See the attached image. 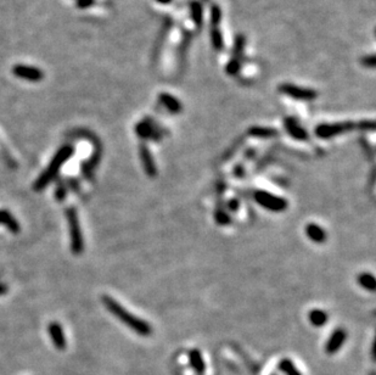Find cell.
<instances>
[{
  "label": "cell",
  "instance_id": "6da1fadb",
  "mask_svg": "<svg viewBox=\"0 0 376 375\" xmlns=\"http://www.w3.org/2000/svg\"><path fill=\"white\" fill-rule=\"evenodd\" d=\"M102 303L105 305V307L115 316L118 320H121L122 323H124L125 325L129 329L134 330L135 333L139 334L140 336H149L152 333V329H151L150 324L144 319H140V318L135 317L133 313H130L129 311H127L121 303L117 302L115 298L110 297V296L104 295L102 296Z\"/></svg>",
  "mask_w": 376,
  "mask_h": 375
},
{
  "label": "cell",
  "instance_id": "7a4b0ae2",
  "mask_svg": "<svg viewBox=\"0 0 376 375\" xmlns=\"http://www.w3.org/2000/svg\"><path fill=\"white\" fill-rule=\"evenodd\" d=\"M73 154V147L71 145H65V146L61 147L56 155L54 156V159L51 160L49 166L47 167V170L39 175V178L37 179V182L34 183L33 188L35 191H42L47 185H49L51 180L55 178V175L58 174V171H60L61 166L66 162Z\"/></svg>",
  "mask_w": 376,
  "mask_h": 375
},
{
  "label": "cell",
  "instance_id": "3957f363",
  "mask_svg": "<svg viewBox=\"0 0 376 375\" xmlns=\"http://www.w3.org/2000/svg\"><path fill=\"white\" fill-rule=\"evenodd\" d=\"M66 216H67L68 227H70V236H71V250L73 254L79 255L83 252L84 250V241L83 235H82L81 224H79L78 214L75 207H68L66 211Z\"/></svg>",
  "mask_w": 376,
  "mask_h": 375
},
{
  "label": "cell",
  "instance_id": "277c9868",
  "mask_svg": "<svg viewBox=\"0 0 376 375\" xmlns=\"http://www.w3.org/2000/svg\"><path fill=\"white\" fill-rule=\"evenodd\" d=\"M255 200L257 201L258 205L272 212H283L288 208V201L285 199L268 191H256Z\"/></svg>",
  "mask_w": 376,
  "mask_h": 375
},
{
  "label": "cell",
  "instance_id": "5b68a950",
  "mask_svg": "<svg viewBox=\"0 0 376 375\" xmlns=\"http://www.w3.org/2000/svg\"><path fill=\"white\" fill-rule=\"evenodd\" d=\"M357 128L353 122H340V123H323L316 128V134L321 139H330L336 135H341L347 132H352Z\"/></svg>",
  "mask_w": 376,
  "mask_h": 375
},
{
  "label": "cell",
  "instance_id": "8992f818",
  "mask_svg": "<svg viewBox=\"0 0 376 375\" xmlns=\"http://www.w3.org/2000/svg\"><path fill=\"white\" fill-rule=\"evenodd\" d=\"M245 45H246V38H245V35L239 34L236 37V39H235L232 58L229 60L226 68L227 73L229 76H236L237 73H239L240 68H241L242 58H244Z\"/></svg>",
  "mask_w": 376,
  "mask_h": 375
},
{
  "label": "cell",
  "instance_id": "52a82bcc",
  "mask_svg": "<svg viewBox=\"0 0 376 375\" xmlns=\"http://www.w3.org/2000/svg\"><path fill=\"white\" fill-rule=\"evenodd\" d=\"M279 91L285 95L290 96V98L296 99V100H303V101H312L317 99L318 93L313 89L303 88V87L295 86L291 83H283L279 86Z\"/></svg>",
  "mask_w": 376,
  "mask_h": 375
},
{
  "label": "cell",
  "instance_id": "ba28073f",
  "mask_svg": "<svg viewBox=\"0 0 376 375\" xmlns=\"http://www.w3.org/2000/svg\"><path fill=\"white\" fill-rule=\"evenodd\" d=\"M11 71L15 77L20 78V80L32 82V83H38V82L43 81L45 76L43 70H40L39 67L29 65H22V63L15 65Z\"/></svg>",
  "mask_w": 376,
  "mask_h": 375
},
{
  "label": "cell",
  "instance_id": "9c48e42d",
  "mask_svg": "<svg viewBox=\"0 0 376 375\" xmlns=\"http://www.w3.org/2000/svg\"><path fill=\"white\" fill-rule=\"evenodd\" d=\"M347 339V333L344 329H336L334 333L331 334V336L329 338V340L326 341L325 345V352L327 354H334L337 351H340V348L342 347V345L345 344Z\"/></svg>",
  "mask_w": 376,
  "mask_h": 375
},
{
  "label": "cell",
  "instance_id": "30bf717a",
  "mask_svg": "<svg viewBox=\"0 0 376 375\" xmlns=\"http://www.w3.org/2000/svg\"><path fill=\"white\" fill-rule=\"evenodd\" d=\"M49 335L51 341H53L54 346L56 348L62 351V349L66 348V345H67V341H66L65 334H63L62 328H61L60 324L58 321H51L49 324Z\"/></svg>",
  "mask_w": 376,
  "mask_h": 375
},
{
  "label": "cell",
  "instance_id": "8fae6325",
  "mask_svg": "<svg viewBox=\"0 0 376 375\" xmlns=\"http://www.w3.org/2000/svg\"><path fill=\"white\" fill-rule=\"evenodd\" d=\"M284 126H285L286 132L291 135L292 138L297 140H306L308 138L306 129L301 126L300 122L293 117H286L284 121Z\"/></svg>",
  "mask_w": 376,
  "mask_h": 375
},
{
  "label": "cell",
  "instance_id": "7c38bea8",
  "mask_svg": "<svg viewBox=\"0 0 376 375\" xmlns=\"http://www.w3.org/2000/svg\"><path fill=\"white\" fill-rule=\"evenodd\" d=\"M139 154H140V159H142L143 167H144L146 174L150 175V177H153V175H156L157 168H156L155 161H153V157H152V155H151L149 147H147L145 144H140Z\"/></svg>",
  "mask_w": 376,
  "mask_h": 375
},
{
  "label": "cell",
  "instance_id": "4fadbf2b",
  "mask_svg": "<svg viewBox=\"0 0 376 375\" xmlns=\"http://www.w3.org/2000/svg\"><path fill=\"white\" fill-rule=\"evenodd\" d=\"M135 132L139 135L142 139H147V138H158V131L155 127L153 122H151L150 119H144V121H140L139 123L135 127Z\"/></svg>",
  "mask_w": 376,
  "mask_h": 375
},
{
  "label": "cell",
  "instance_id": "5bb4252c",
  "mask_svg": "<svg viewBox=\"0 0 376 375\" xmlns=\"http://www.w3.org/2000/svg\"><path fill=\"white\" fill-rule=\"evenodd\" d=\"M189 358V364H190L191 369L195 372L198 375H202L206 371V366H204V361L202 358V354L199 349L194 348L190 349L188 353Z\"/></svg>",
  "mask_w": 376,
  "mask_h": 375
},
{
  "label": "cell",
  "instance_id": "9a60e30c",
  "mask_svg": "<svg viewBox=\"0 0 376 375\" xmlns=\"http://www.w3.org/2000/svg\"><path fill=\"white\" fill-rule=\"evenodd\" d=\"M158 100L162 104L171 114H179L183 109V105L180 104V101L175 98V96L171 95L168 93H161L158 95Z\"/></svg>",
  "mask_w": 376,
  "mask_h": 375
},
{
  "label": "cell",
  "instance_id": "2e32d148",
  "mask_svg": "<svg viewBox=\"0 0 376 375\" xmlns=\"http://www.w3.org/2000/svg\"><path fill=\"white\" fill-rule=\"evenodd\" d=\"M306 235L313 242L321 244L326 240V233L320 226L316 223H309L306 226Z\"/></svg>",
  "mask_w": 376,
  "mask_h": 375
},
{
  "label": "cell",
  "instance_id": "e0dca14e",
  "mask_svg": "<svg viewBox=\"0 0 376 375\" xmlns=\"http://www.w3.org/2000/svg\"><path fill=\"white\" fill-rule=\"evenodd\" d=\"M189 9H190V16L191 20L195 24L196 28L202 27V21H203V9H202L201 2L199 1H190L189 2Z\"/></svg>",
  "mask_w": 376,
  "mask_h": 375
},
{
  "label": "cell",
  "instance_id": "ac0fdd59",
  "mask_svg": "<svg viewBox=\"0 0 376 375\" xmlns=\"http://www.w3.org/2000/svg\"><path fill=\"white\" fill-rule=\"evenodd\" d=\"M0 223L6 224L7 228H9L12 233H19L20 231L19 222L7 212V211H0Z\"/></svg>",
  "mask_w": 376,
  "mask_h": 375
},
{
  "label": "cell",
  "instance_id": "d6986e66",
  "mask_svg": "<svg viewBox=\"0 0 376 375\" xmlns=\"http://www.w3.org/2000/svg\"><path fill=\"white\" fill-rule=\"evenodd\" d=\"M211 39L212 45L217 52H222L224 49V39L222 35L221 29L218 26H213L211 28Z\"/></svg>",
  "mask_w": 376,
  "mask_h": 375
},
{
  "label": "cell",
  "instance_id": "ffe728a7",
  "mask_svg": "<svg viewBox=\"0 0 376 375\" xmlns=\"http://www.w3.org/2000/svg\"><path fill=\"white\" fill-rule=\"evenodd\" d=\"M250 135L256 138H270L278 134L276 129L268 128V127H252L249 129Z\"/></svg>",
  "mask_w": 376,
  "mask_h": 375
},
{
  "label": "cell",
  "instance_id": "44dd1931",
  "mask_svg": "<svg viewBox=\"0 0 376 375\" xmlns=\"http://www.w3.org/2000/svg\"><path fill=\"white\" fill-rule=\"evenodd\" d=\"M278 368L281 372H284L286 375H302L301 372L296 368V366L293 364V362L291 359H281L278 364Z\"/></svg>",
  "mask_w": 376,
  "mask_h": 375
},
{
  "label": "cell",
  "instance_id": "7402d4cb",
  "mask_svg": "<svg viewBox=\"0 0 376 375\" xmlns=\"http://www.w3.org/2000/svg\"><path fill=\"white\" fill-rule=\"evenodd\" d=\"M327 319V315L321 310H313L309 313V320L314 326H323Z\"/></svg>",
  "mask_w": 376,
  "mask_h": 375
},
{
  "label": "cell",
  "instance_id": "603a6c76",
  "mask_svg": "<svg viewBox=\"0 0 376 375\" xmlns=\"http://www.w3.org/2000/svg\"><path fill=\"white\" fill-rule=\"evenodd\" d=\"M358 282L362 285L364 289L370 290V291H374L375 290V278L374 275L370 274V273H362L358 278Z\"/></svg>",
  "mask_w": 376,
  "mask_h": 375
},
{
  "label": "cell",
  "instance_id": "cb8c5ba5",
  "mask_svg": "<svg viewBox=\"0 0 376 375\" xmlns=\"http://www.w3.org/2000/svg\"><path fill=\"white\" fill-rule=\"evenodd\" d=\"M222 21V9L217 4H213L211 7V24L212 26H219Z\"/></svg>",
  "mask_w": 376,
  "mask_h": 375
},
{
  "label": "cell",
  "instance_id": "d4e9b609",
  "mask_svg": "<svg viewBox=\"0 0 376 375\" xmlns=\"http://www.w3.org/2000/svg\"><path fill=\"white\" fill-rule=\"evenodd\" d=\"M94 2H95V0H76V6L78 7V9L84 10L93 6Z\"/></svg>",
  "mask_w": 376,
  "mask_h": 375
},
{
  "label": "cell",
  "instance_id": "484cf974",
  "mask_svg": "<svg viewBox=\"0 0 376 375\" xmlns=\"http://www.w3.org/2000/svg\"><path fill=\"white\" fill-rule=\"evenodd\" d=\"M362 63H363V66H367V67L374 68L375 67V56L374 55L364 56V58H362Z\"/></svg>",
  "mask_w": 376,
  "mask_h": 375
},
{
  "label": "cell",
  "instance_id": "4316f807",
  "mask_svg": "<svg viewBox=\"0 0 376 375\" xmlns=\"http://www.w3.org/2000/svg\"><path fill=\"white\" fill-rule=\"evenodd\" d=\"M359 127L363 129V131H374L375 122L374 121H363L362 123L359 124Z\"/></svg>",
  "mask_w": 376,
  "mask_h": 375
},
{
  "label": "cell",
  "instance_id": "83f0119b",
  "mask_svg": "<svg viewBox=\"0 0 376 375\" xmlns=\"http://www.w3.org/2000/svg\"><path fill=\"white\" fill-rule=\"evenodd\" d=\"M55 195H56V198H58V201H62L66 196V188L62 187V185H60V187H58V191H56Z\"/></svg>",
  "mask_w": 376,
  "mask_h": 375
},
{
  "label": "cell",
  "instance_id": "f1b7e54d",
  "mask_svg": "<svg viewBox=\"0 0 376 375\" xmlns=\"http://www.w3.org/2000/svg\"><path fill=\"white\" fill-rule=\"evenodd\" d=\"M156 2H158V4H162V5H167L170 4L171 1H173V0H155Z\"/></svg>",
  "mask_w": 376,
  "mask_h": 375
},
{
  "label": "cell",
  "instance_id": "f546056e",
  "mask_svg": "<svg viewBox=\"0 0 376 375\" xmlns=\"http://www.w3.org/2000/svg\"><path fill=\"white\" fill-rule=\"evenodd\" d=\"M5 292H7V287H5V285L0 284V295L5 294Z\"/></svg>",
  "mask_w": 376,
  "mask_h": 375
},
{
  "label": "cell",
  "instance_id": "4dcf8cb0",
  "mask_svg": "<svg viewBox=\"0 0 376 375\" xmlns=\"http://www.w3.org/2000/svg\"><path fill=\"white\" fill-rule=\"evenodd\" d=\"M203 1H208V0H203Z\"/></svg>",
  "mask_w": 376,
  "mask_h": 375
},
{
  "label": "cell",
  "instance_id": "1f68e13d",
  "mask_svg": "<svg viewBox=\"0 0 376 375\" xmlns=\"http://www.w3.org/2000/svg\"><path fill=\"white\" fill-rule=\"evenodd\" d=\"M372 375H375V374H374V373H373V374H372Z\"/></svg>",
  "mask_w": 376,
  "mask_h": 375
}]
</instances>
